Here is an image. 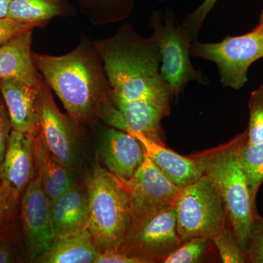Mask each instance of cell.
I'll return each instance as SVG.
<instances>
[{"instance_id": "1", "label": "cell", "mask_w": 263, "mask_h": 263, "mask_svg": "<svg viewBox=\"0 0 263 263\" xmlns=\"http://www.w3.org/2000/svg\"><path fill=\"white\" fill-rule=\"evenodd\" d=\"M110 83L114 105L148 102L171 108L174 95L161 74L160 48L124 24L111 37L94 41Z\"/></svg>"}, {"instance_id": "2", "label": "cell", "mask_w": 263, "mask_h": 263, "mask_svg": "<svg viewBox=\"0 0 263 263\" xmlns=\"http://www.w3.org/2000/svg\"><path fill=\"white\" fill-rule=\"evenodd\" d=\"M38 71L79 128L100 119L111 103L110 83L94 41L81 37L73 51L62 56L33 52Z\"/></svg>"}, {"instance_id": "3", "label": "cell", "mask_w": 263, "mask_h": 263, "mask_svg": "<svg viewBox=\"0 0 263 263\" xmlns=\"http://www.w3.org/2000/svg\"><path fill=\"white\" fill-rule=\"evenodd\" d=\"M247 140L246 129L226 143L189 157L196 161L203 174L215 183L224 200L230 224L247 254L254 215L258 212L251 197L240 160V149Z\"/></svg>"}, {"instance_id": "4", "label": "cell", "mask_w": 263, "mask_h": 263, "mask_svg": "<svg viewBox=\"0 0 263 263\" xmlns=\"http://www.w3.org/2000/svg\"><path fill=\"white\" fill-rule=\"evenodd\" d=\"M89 197V228L100 252H119L132 224L127 186L96 164L85 179Z\"/></svg>"}, {"instance_id": "5", "label": "cell", "mask_w": 263, "mask_h": 263, "mask_svg": "<svg viewBox=\"0 0 263 263\" xmlns=\"http://www.w3.org/2000/svg\"><path fill=\"white\" fill-rule=\"evenodd\" d=\"M148 23L160 48L161 74L171 86L174 99H179L192 81L209 84L208 76L192 63L190 48L193 42L174 10L171 8L164 12L154 10Z\"/></svg>"}, {"instance_id": "6", "label": "cell", "mask_w": 263, "mask_h": 263, "mask_svg": "<svg viewBox=\"0 0 263 263\" xmlns=\"http://www.w3.org/2000/svg\"><path fill=\"white\" fill-rule=\"evenodd\" d=\"M175 208L183 241L191 238L212 240L229 219L219 190L206 175L181 189Z\"/></svg>"}, {"instance_id": "7", "label": "cell", "mask_w": 263, "mask_h": 263, "mask_svg": "<svg viewBox=\"0 0 263 263\" xmlns=\"http://www.w3.org/2000/svg\"><path fill=\"white\" fill-rule=\"evenodd\" d=\"M191 57L214 62L224 87L242 89L248 83L250 66L263 58V33L253 29L239 36H226L217 43L191 45Z\"/></svg>"}, {"instance_id": "8", "label": "cell", "mask_w": 263, "mask_h": 263, "mask_svg": "<svg viewBox=\"0 0 263 263\" xmlns=\"http://www.w3.org/2000/svg\"><path fill=\"white\" fill-rule=\"evenodd\" d=\"M124 183L130 200L131 227L175 206L181 190L161 172L146 154L133 177Z\"/></svg>"}, {"instance_id": "9", "label": "cell", "mask_w": 263, "mask_h": 263, "mask_svg": "<svg viewBox=\"0 0 263 263\" xmlns=\"http://www.w3.org/2000/svg\"><path fill=\"white\" fill-rule=\"evenodd\" d=\"M183 240L178 233L175 206L132 226L119 252L146 263L163 262Z\"/></svg>"}, {"instance_id": "10", "label": "cell", "mask_w": 263, "mask_h": 263, "mask_svg": "<svg viewBox=\"0 0 263 263\" xmlns=\"http://www.w3.org/2000/svg\"><path fill=\"white\" fill-rule=\"evenodd\" d=\"M37 108L43 141L66 167L75 172L79 162L80 128L57 106L52 90L44 79L38 91Z\"/></svg>"}, {"instance_id": "11", "label": "cell", "mask_w": 263, "mask_h": 263, "mask_svg": "<svg viewBox=\"0 0 263 263\" xmlns=\"http://www.w3.org/2000/svg\"><path fill=\"white\" fill-rule=\"evenodd\" d=\"M19 217L23 234L27 262H36L54 239L52 229L51 200L36 175L19 202Z\"/></svg>"}, {"instance_id": "12", "label": "cell", "mask_w": 263, "mask_h": 263, "mask_svg": "<svg viewBox=\"0 0 263 263\" xmlns=\"http://www.w3.org/2000/svg\"><path fill=\"white\" fill-rule=\"evenodd\" d=\"M36 176L33 137L12 129L0 173V184L17 201Z\"/></svg>"}, {"instance_id": "13", "label": "cell", "mask_w": 263, "mask_h": 263, "mask_svg": "<svg viewBox=\"0 0 263 263\" xmlns=\"http://www.w3.org/2000/svg\"><path fill=\"white\" fill-rule=\"evenodd\" d=\"M100 155L105 168L123 182L133 177L146 157L138 138L111 127L103 132Z\"/></svg>"}, {"instance_id": "14", "label": "cell", "mask_w": 263, "mask_h": 263, "mask_svg": "<svg viewBox=\"0 0 263 263\" xmlns=\"http://www.w3.org/2000/svg\"><path fill=\"white\" fill-rule=\"evenodd\" d=\"M39 87L15 79H0V93L13 130L32 137L40 133L37 108Z\"/></svg>"}, {"instance_id": "15", "label": "cell", "mask_w": 263, "mask_h": 263, "mask_svg": "<svg viewBox=\"0 0 263 263\" xmlns=\"http://www.w3.org/2000/svg\"><path fill=\"white\" fill-rule=\"evenodd\" d=\"M32 30L24 31L0 46V79H15L33 87L41 86L43 77L34 65Z\"/></svg>"}, {"instance_id": "16", "label": "cell", "mask_w": 263, "mask_h": 263, "mask_svg": "<svg viewBox=\"0 0 263 263\" xmlns=\"http://www.w3.org/2000/svg\"><path fill=\"white\" fill-rule=\"evenodd\" d=\"M89 216V197L85 183H76L51 202L54 237L87 228Z\"/></svg>"}, {"instance_id": "17", "label": "cell", "mask_w": 263, "mask_h": 263, "mask_svg": "<svg viewBox=\"0 0 263 263\" xmlns=\"http://www.w3.org/2000/svg\"><path fill=\"white\" fill-rule=\"evenodd\" d=\"M131 135L141 142L145 153L161 172L179 187L182 189L192 184L203 176L200 166L191 157L179 155L142 135Z\"/></svg>"}, {"instance_id": "18", "label": "cell", "mask_w": 263, "mask_h": 263, "mask_svg": "<svg viewBox=\"0 0 263 263\" xmlns=\"http://www.w3.org/2000/svg\"><path fill=\"white\" fill-rule=\"evenodd\" d=\"M33 153L36 175L51 202L77 183L75 172L66 167L43 141L41 133L33 137Z\"/></svg>"}, {"instance_id": "19", "label": "cell", "mask_w": 263, "mask_h": 263, "mask_svg": "<svg viewBox=\"0 0 263 263\" xmlns=\"http://www.w3.org/2000/svg\"><path fill=\"white\" fill-rule=\"evenodd\" d=\"M99 252L87 227L55 237L50 248L36 262L95 263Z\"/></svg>"}, {"instance_id": "20", "label": "cell", "mask_w": 263, "mask_h": 263, "mask_svg": "<svg viewBox=\"0 0 263 263\" xmlns=\"http://www.w3.org/2000/svg\"><path fill=\"white\" fill-rule=\"evenodd\" d=\"M67 0H10L7 18L35 27L46 25L53 18L75 15Z\"/></svg>"}, {"instance_id": "21", "label": "cell", "mask_w": 263, "mask_h": 263, "mask_svg": "<svg viewBox=\"0 0 263 263\" xmlns=\"http://www.w3.org/2000/svg\"><path fill=\"white\" fill-rule=\"evenodd\" d=\"M81 13L94 25L119 22L131 14L136 0H78Z\"/></svg>"}, {"instance_id": "22", "label": "cell", "mask_w": 263, "mask_h": 263, "mask_svg": "<svg viewBox=\"0 0 263 263\" xmlns=\"http://www.w3.org/2000/svg\"><path fill=\"white\" fill-rule=\"evenodd\" d=\"M27 262L19 208L12 214L0 232V263Z\"/></svg>"}, {"instance_id": "23", "label": "cell", "mask_w": 263, "mask_h": 263, "mask_svg": "<svg viewBox=\"0 0 263 263\" xmlns=\"http://www.w3.org/2000/svg\"><path fill=\"white\" fill-rule=\"evenodd\" d=\"M240 160L247 176L251 197L256 204V197L263 182V143L250 144L247 140L240 149Z\"/></svg>"}, {"instance_id": "24", "label": "cell", "mask_w": 263, "mask_h": 263, "mask_svg": "<svg viewBox=\"0 0 263 263\" xmlns=\"http://www.w3.org/2000/svg\"><path fill=\"white\" fill-rule=\"evenodd\" d=\"M212 240L219 252L222 262H248L247 254L243 252L229 219Z\"/></svg>"}, {"instance_id": "25", "label": "cell", "mask_w": 263, "mask_h": 263, "mask_svg": "<svg viewBox=\"0 0 263 263\" xmlns=\"http://www.w3.org/2000/svg\"><path fill=\"white\" fill-rule=\"evenodd\" d=\"M212 240L204 238H191L181 245L164 259V263H195L200 262L209 250Z\"/></svg>"}, {"instance_id": "26", "label": "cell", "mask_w": 263, "mask_h": 263, "mask_svg": "<svg viewBox=\"0 0 263 263\" xmlns=\"http://www.w3.org/2000/svg\"><path fill=\"white\" fill-rule=\"evenodd\" d=\"M248 108L247 143L250 144L263 143V85L251 93Z\"/></svg>"}, {"instance_id": "27", "label": "cell", "mask_w": 263, "mask_h": 263, "mask_svg": "<svg viewBox=\"0 0 263 263\" xmlns=\"http://www.w3.org/2000/svg\"><path fill=\"white\" fill-rule=\"evenodd\" d=\"M217 2L218 0H203L196 9L183 18L181 23L187 31L192 42H197L202 26Z\"/></svg>"}, {"instance_id": "28", "label": "cell", "mask_w": 263, "mask_h": 263, "mask_svg": "<svg viewBox=\"0 0 263 263\" xmlns=\"http://www.w3.org/2000/svg\"><path fill=\"white\" fill-rule=\"evenodd\" d=\"M248 262L263 263V217L255 214L251 229L248 252Z\"/></svg>"}, {"instance_id": "29", "label": "cell", "mask_w": 263, "mask_h": 263, "mask_svg": "<svg viewBox=\"0 0 263 263\" xmlns=\"http://www.w3.org/2000/svg\"><path fill=\"white\" fill-rule=\"evenodd\" d=\"M12 129L8 109L0 93V173Z\"/></svg>"}, {"instance_id": "30", "label": "cell", "mask_w": 263, "mask_h": 263, "mask_svg": "<svg viewBox=\"0 0 263 263\" xmlns=\"http://www.w3.org/2000/svg\"><path fill=\"white\" fill-rule=\"evenodd\" d=\"M34 29L32 25L21 23L11 18H0V46L19 33Z\"/></svg>"}, {"instance_id": "31", "label": "cell", "mask_w": 263, "mask_h": 263, "mask_svg": "<svg viewBox=\"0 0 263 263\" xmlns=\"http://www.w3.org/2000/svg\"><path fill=\"white\" fill-rule=\"evenodd\" d=\"M18 208L19 202L10 195L3 185L0 184V232L10 216Z\"/></svg>"}, {"instance_id": "32", "label": "cell", "mask_w": 263, "mask_h": 263, "mask_svg": "<svg viewBox=\"0 0 263 263\" xmlns=\"http://www.w3.org/2000/svg\"><path fill=\"white\" fill-rule=\"evenodd\" d=\"M95 263H146L138 257H130L114 251L99 252Z\"/></svg>"}, {"instance_id": "33", "label": "cell", "mask_w": 263, "mask_h": 263, "mask_svg": "<svg viewBox=\"0 0 263 263\" xmlns=\"http://www.w3.org/2000/svg\"><path fill=\"white\" fill-rule=\"evenodd\" d=\"M10 0H0V18H7L9 9Z\"/></svg>"}, {"instance_id": "34", "label": "cell", "mask_w": 263, "mask_h": 263, "mask_svg": "<svg viewBox=\"0 0 263 263\" xmlns=\"http://www.w3.org/2000/svg\"><path fill=\"white\" fill-rule=\"evenodd\" d=\"M254 29H257L259 32L263 33V24H257V25L254 27Z\"/></svg>"}, {"instance_id": "35", "label": "cell", "mask_w": 263, "mask_h": 263, "mask_svg": "<svg viewBox=\"0 0 263 263\" xmlns=\"http://www.w3.org/2000/svg\"><path fill=\"white\" fill-rule=\"evenodd\" d=\"M263 24V10L262 13H261L260 17H259V21L258 24Z\"/></svg>"}, {"instance_id": "36", "label": "cell", "mask_w": 263, "mask_h": 263, "mask_svg": "<svg viewBox=\"0 0 263 263\" xmlns=\"http://www.w3.org/2000/svg\"><path fill=\"white\" fill-rule=\"evenodd\" d=\"M156 1L160 2V3H162V2L167 1V0H156Z\"/></svg>"}]
</instances>
